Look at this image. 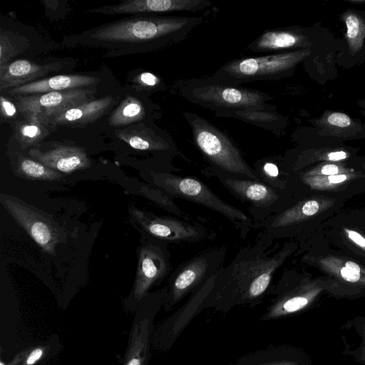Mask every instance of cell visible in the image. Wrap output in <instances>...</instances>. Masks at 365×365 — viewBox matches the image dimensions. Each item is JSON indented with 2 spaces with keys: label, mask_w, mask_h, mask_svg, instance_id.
Segmentation results:
<instances>
[{
  "label": "cell",
  "mask_w": 365,
  "mask_h": 365,
  "mask_svg": "<svg viewBox=\"0 0 365 365\" xmlns=\"http://www.w3.org/2000/svg\"><path fill=\"white\" fill-rule=\"evenodd\" d=\"M116 135L136 150L159 153L170 160L176 156L185 158L168 133L158 131L145 123H140L118 130Z\"/></svg>",
  "instance_id": "5bb4252c"
},
{
  "label": "cell",
  "mask_w": 365,
  "mask_h": 365,
  "mask_svg": "<svg viewBox=\"0 0 365 365\" xmlns=\"http://www.w3.org/2000/svg\"><path fill=\"white\" fill-rule=\"evenodd\" d=\"M177 91L184 99L215 113L269 107L272 97L264 92L222 83L208 76L177 81Z\"/></svg>",
  "instance_id": "277c9868"
},
{
  "label": "cell",
  "mask_w": 365,
  "mask_h": 365,
  "mask_svg": "<svg viewBox=\"0 0 365 365\" xmlns=\"http://www.w3.org/2000/svg\"><path fill=\"white\" fill-rule=\"evenodd\" d=\"M208 14L133 16L101 24L66 41L71 45L106 49L108 56L156 51L187 39Z\"/></svg>",
  "instance_id": "6da1fadb"
},
{
  "label": "cell",
  "mask_w": 365,
  "mask_h": 365,
  "mask_svg": "<svg viewBox=\"0 0 365 365\" xmlns=\"http://www.w3.org/2000/svg\"><path fill=\"white\" fill-rule=\"evenodd\" d=\"M212 6L208 0H128L86 11V13L113 14H143L171 12H200Z\"/></svg>",
  "instance_id": "4fadbf2b"
},
{
  "label": "cell",
  "mask_w": 365,
  "mask_h": 365,
  "mask_svg": "<svg viewBox=\"0 0 365 365\" xmlns=\"http://www.w3.org/2000/svg\"><path fill=\"white\" fill-rule=\"evenodd\" d=\"M134 81L140 87L149 91H163L166 88L163 81L160 77L150 72L140 73L136 78H135Z\"/></svg>",
  "instance_id": "4316f807"
},
{
  "label": "cell",
  "mask_w": 365,
  "mask_h": 365,
  "mask_svg": "<svg viewBox=\"0 0 365 365\" xmlns=\"http://www.w3.org/2000/svg\"><path fill=\"white\" fill-rule=\"evenodd\" d=\"M319 205L315 200H308L301 207V212L305 216H312L319 210Z\"/></svg>",
  "instance_id": "4dcf8cb0"
},
{
  "label": "cell",
  "mask_w": 365,
  "mask_h": 365,
  "mask_svg": "<svg viewBox=\"0 0 365 365\" xmlns=\"http://www.w3.org/2000/svg\"><path fill=\"white\" fill-rule=\"evenodd\" d=\"M146 116L144 104L137 98L128 96L115 108L108 118V123L114 127L129 126L143 120Z\"/></svg>",
  "instance_id": "d4e9b609"
},
{
  "label": "cell",
  "mask_w": 365,
  "mask_h": 365,
  "mask_svg": "<svg viewBox=\"0 0 365 365\" xmlns=\"http://www.w3.org/2000/svg\"><path fill=\"white\" fill-rule=\"evenodd\" d=\"M360 359H361V360L365 361V326H364V341H363V346H362Z\"/></svg>",
  "instance_id": "ab89813d"
},
{
  "label": "cell",
  "mask_w": 365,
  "mask_h": 365,
  "mask_svg": "<svg viewBox=\"0 0 365 365\" xmlns=\"http://www.w3.org/2000/svg\"><path fill=\"white\" fill-rule=\"evenodd\" d=\"M276 108L272 105L263 108L217 112L215 115L217 117L237 118L277 134L282 128L284 120L276 112Z\"/></svg>",
  "instance_id": "ffe728a7"
},
{
  "label": "cell",
  "mask_w": 365,
  "mask_h": 365,
  "mask_svg": "<svg viewBox=\"0 0 365 365\" xmlns=\"http://www.w3.org/2000/svg\"><path fill=\"white\" fill-rule=\"evenodd\" d=\"M203 175L215 178L235 198L247 204L249 215L261 225L269 217L285 210L288 205L287 190H281L260 181L223 172L208 165Z\"/></svg>",
  "instance_id": "52a82bcc"
},
{
  "label": "cell",
  "mask_w": 365,
  "mask_h": 365,
  "mask_svg": "<svg viewBox=\"0 0 365 365\" xmlns=\"http://www.w3.org/2000/svg\"><path fill=\"white\" fill-rule=\"evenodd\" d=\"M23 118L24 119L16 123L14 128L16 139L23 149L38 144L54 128L45 118L39 116H23Z\"/></svg>",
  "instance_id": "44dd1931"
},
{
  "label": "cell",
  "mask_w": 365,
  "mask_h": 365,
  "mask_svg": "<svg viewBox=\"0 0 365 365\" xmlns=\"http://www.w3.org/2000/svg\"><path fill=\"white\" fill-rule=\"evenodd\" d=\"M252 168L260 182L274 188L287 190V172L283 159L279 156H270L257 160Z\"/></svg>",
  "instance_id": "603a6c76"
},
{
  "label": "cell",
  "mask_w": 365,
  "mask_h": 365,
  "mask_svg": "<svg viewBox=\"0 0 365 365\" xmlns=\"http://www.w3.org/2000/svg\"><path fill=\"white\" fill-rule=\"evenodd\" d=\"M150 321L136 322L131 331L123 365H145L149 349Z\"/></svg>",
  "instance_id": "7402d4cb"
},
{
  "label": "cell",
  "mask_w": 365,
  "mask_h": 365,
  "mask_svg": "<svg viewBox=\"0 0 365 365\" xmlns=\"http://www.w3.org/2000/svg\"><path fill=\"white\" fill-rule=\"evenodd\" d=\"M325 124L333 129H348L353 126L351 118L343 113L331 112L326 115Z\"/></svg>",
  "instance_id": "83f0119b"
},
{
  "label": "cell",
  "mask_w": 365,
  "mask_h": 365,
  "mask_svg": "<svg viewBox=\"0 0 365 365\" xmlns=\"http://www.w3.org/2000/svg\"><path fill=\"white\" fill-rule=\"evenodd\" d=\"M29 348L24 349V351H21L18 354L15 356V357L9 363L5 364L2 361L0 363V365H19L24 360L25 357L26 356L28 352H29Z\"/></svg>",
  "instance_id": "d6a6232c"
},
{
  "label": "cell",
  "mask_w": 365,
  "mask_h": 365,
  "mask_svg": "<svg viewBox=\"0 0 365 365\" xmlns=\"http://www.w3.org/2000/svg\"><path fill=\"white\" fill-rule=\"evenodd\" d=\"M60 62L40 64L26 59H18L0 67V91H8L46 76L62 68Z\"/></svg>",
  "instance_id": "2e32d148"
},
{
  "label": "cell",
  "mask_w": 365,
  "mask_h": 365,
  "mask_svg": "<svg viewBox=\"0 0 365 365\" xmlns=\"http://www.w3.org/2000/svg\"><path fill=\"white\" fill-rule=\"evenodd\" d=\"M341 275L346 281L356 282L360 279V274H356L344 267L341 269Z\"/></svg>",
  "instance_id": "1f68e13d"
},
{
  "label": "cell",
  "mask_w": 365,
  "mask_h": 365,
  "mask_svg": "<svg viewBox=\"0 0 365 365\" xmlns=\"http://www.w3.org/2000/svg\"><path fill=\"white\" fill-rule=\"evenodd\" d=\"M16 106L6 97L1 96V113L6 118H11L16 113Z\"/></svg>",
  "instance_id": "f546056e"
},
{
  "label": "cell",
  "mask_w": 365,
  "mask_h": 365,
  "mask_svg": "<svg viewBox=\"0 0 365 365\" xmlns=\"http://www.w3.org/2000/svg\"><path fill=\"white\" fill-rule=\"evenodd\" d=\"M347 153L344 151H335L328 154L327 158L329 160H340L345 159Z\"/></svg>",
  "instance_id": "d590c367"
},
{
  "label": "cell",
  "mask_w": 365,
  "mask_h": 365,
  "mask_svg": "<svg viewBox=\"0 0 365 365\" xmlns=\"http://www.w3.org/2000/svg\"><path fill=\"white\" fill-rule=\"evenodd\" d=\"M345 265V267L352 272L356 274H360V267L356 263L351 261H348L346 262Z\"/></svg>",
  "instance_id": "8d00e7d4"
},
{
  "label": "cell",
  "mask_w": 365,
  "mask_h": 365,
  "mask_svg": "<svg viewBox=\"0 0 365 365\" xmlns=\"http://www.w3.org/2000/svg\"><path fill=\"white\" fill-rule=\"evenodd\" d=\"M265 365H298V364L296 362H294V361H279V362L271 363V364H265Z\"/></svg>",
  "instance_id": "f35d334b"
},
{
  "label": "cell",
  "mask_w": 365,
  "mask_h": 365,
  "mask_svg": "<svg viewBox=\"0 0 365 365\" xmlns=\"http://www.w3.org/2000/svg\"><path fill=\"white\" fill-rule=\"evenodd\" d=\"M14 159L15 173L21 178L43 181L58 180L63 178L61 173L21 153H17Z\"/></svg>",
  "instance_id": "cb8c5ba5"
},
{
  "label": "cell",
  "mask_w": 365,
  "mask_h": 365,
  "mask_svg": "<svg viewBox=\"0 0 365 365\" xmlns=\"http://www.w3.org/2000/svg\"><path fill=\"white\" fill-rule=\"evenodd\" d=\"M115 103V100L112 96H106L85 101L46 119L53 127L85 126L99 119Z\"/></svg>",
  "instance_id": "e0dca14e"
},
{
  "label": "cell",
  "mask_w": 365,
  "mask_h": 365,
  "mask_svg": "<svg viewBox=\"0 0 365 365\" xmlns=\"http://www.w3.org/2000/svg\"><path fill=\"white\" fill-rule=\"evenodd\" d=\"M29 155L46 166L63 173L86 169L91 164L86 152L78 146L56 144L46 149L36 146L30 149Z\"/></svg>",
  "instance_id": "9a60e30c"
},
{
  "label": "cell",
  "mask_w": 365,
  "mask_h": 365,
  "mask_svg": "<svg viewBox=\"0 0 365 365\" xmlns=\"http://www.w3.org/2000/svg\"><path fill=\"white\" fill-rule=\"evenodd\" d=\"M0 201L14 220L46 252L53 255L61 241L59 227L47 215L21 200L1 193Z\"/></svg>",
  "instance_id": "30bf717a"
},
{
  "label": "cell",
  "mask_w": 365,
  "mask_h": 365,
  "mask_svg": "<svg viewBox=\"0 0 365 365\" xmlns=\"http://www.w3.org/2000/svg\"><path fill=\"white\" fill-rule=\"evenodd\" d=\"M349 237L360 247H365V239L358 232L347 230Z\"/></svg>",
  "instance_id": "836d02e7"
},
{
  "label": "cell",
  "mask_w": 365,
  "mask_h": 365,
  "mask_svg": "<svg viewBox=\"0 0 365 365\" xmlns=\"http://www.w3.org/2000/svg\"><path fill=\"white\" fill-rule=\"evenodd\" d=\"M227 252L224 245L210 247L180 264L169 280V303L175 304L216 274L224 267Z\"/></svg>",
  "instance_id": "ba28073f"
},
{
  "label": "cell",
  "mask_w": 365,
  "mask_h": 365,
  "mask_svg": "<svg viewBox=\"0 0 365 365\" xmlns=\"http://www.w3.org/2000/svg\"><path fill=\"white\" fill-rule=\"evenodd\" d=\"M194 143L209 165L227 173L260 181L232 138L210 121L191 112H183Z\"/></svg>",
  "instance_id": "5b68a950"
},
{
  "label": "cell",
  "mask_w": 365,
  "mask_h": 365,
  "mask_svg": "<svg viewBox=\"0 0 365 365\" xmlns=\"http://www.w3.org/2000/svg\"><path fill=\"white\" fill-rule=\"evenodd\" d=\"M47 346H37L34 349L29 348V352L20 365H34L44 355Z\"/></svg>",
  "instance_id": "f1b7e54d"
},
{
  "label": "cell",
  "mask_w": 365,
  "mask_h": 365,
  "mask_svg": "<svg viewBox=\"0 0 365 365\" xmlns=\"http://www.w3.org/2000/svg\"><path fill=\"white\" fill-rule=\"evenodd\" d=\"M99 82L100 79L98 78L91 76L81 74L57 75L9 89L6 91V93L12 96H28L85 88V87L96 86Z\"/></svg>",
  "instance_id": "ac0fdd59"
},
{
  "label": "cell",
  "mask_w": 365,
  "mask_h": 365,
  "mask_svg": "<svg viewBox=\"0 0 365 365\" xmlns=\"http://www.w3.org/2000/svg\"><path fill=\"white\" fill-rule=\"evenodd\" d=\"M130 211L135 221L149 235L165 243H199L217 237L213 230L198 221L158 216L135 207Z\"/></svg>",
  "instance_id": "9c48e42d"
},
{
  "label": "cell",
  "mask_w": 365,
  "mask_h": 365,
  "mask_svg": "<svg viewBox=\"0 0 365 365\" xmlns=\"http://www.w3.org/2000/svg\"><path fill=\"white\" fill-rule=\"evenodd\" d=\"M94 91L76 88L28 96H16L17 108L23 116L48 118L93 99Z\"/></svg>",
  "instance_id": "8fae6325"
},
{
  "label": "cell",
  "mask_w": 365,
  "mask_h": 365,
  "mask_svg": "<svg viewBox=\"0 0 365 365\" xmlns=\"http://www.w3.org/2000/svg\"><path fill=\"white\" fill-rule=\"evenodd\" d=\"M346 179V176L345 175H329L328 180L330 182L332 183H339L344 181Z\"/></svg>",
  "instance_id": "74e56055"
},
{
  "label": "cell",
  "mask_w": 365,
  "mask_h": 365,
  "mask_svg": "<svg viewBox=\"0 0 365 365\" xmlns=\"http://www.w3.org/2000/svg\"><path fill=\"white\" fill-rule=\"evenodd\" d=\"M346 37L350 51L355 53L359 51L365 38V23L360 16L349 13L344 18Z\"/></svg>",
  "instance_id": "484cf974"
},
{
  "label": "cell",
  "mask_w": 365,
  "mask_h": 365,
  "mask_svg": "<svg viewBox=\"0 0 365 365\" xmlns=\"http://www.w3.org/2000/svg\"><path fill=\"white\" fill-rule=\"evenodd\" d=\"M339 168L333 164H327L324 165L321 169V173L324 175H332L338 173Z\"/></svg>",
  "instance_id": "e575fe53"
},
{
  "label": "cell",
  "mask_w": 365,
  "mask_h": 365,
  "mask_svg": "<svg viewBox=\"0 0 365 365\" xmlns=\"http://www.w3.org/2000/svg\"><path fill=\"white\" fill-rule=\"evenodd\" d=\"M170 255L165 242H148L140 250L133 294L138 301L153 284L163 280L170 272Z\"/></svg>",
  "instance_id": "7c38bea8"
},
{
  "label": "cell",
  "mask_w": 365,
  "mask_h": 365,
  "mask_svg": "<svg viewBox=\"0 0 365 365\" xmlns=\"http://www.w3.org/2000/svg\"><path fill=\"white\" fill-rule=\"evenodd\" d=\"M150 185L173 199L180 198L199 204L224 216L237 230L239 236L247 238L252 230L262 229L261 224L242 210L222 200L200 179L182 176L165 169L147 173Z\"/></svg>",
  "instance_id": "3957f363"
},
{
  "label": "cell",
  "mask_w": 365,
  "mask_h": 365,
  "mask_svg": "<svg viewBox=\"0 0 365 365\" xmlns=\"http://www.w3.org/2000/svg\"><path fill=\"white\" fill-rule=\"evenodd\" d=\"M310 54L304 48L285 53L241 57L230 61L208 77L225 84L240 86L245 83L275 81L288 76L295 67Z\"/></svg>",
  "instance_id": "8992f818"
},
{
  "label": "cell",
  "mask_w": 365,
  "mask_h": 365,
  "mask_svg": "<svg viewBox=\"0 0 365 365\" xmlns=\"http://www.w3.org/2000/svg\"><path fill=\"white\" fill-rule=\"evenodd\" d=\"M307 38L296 29H272L265 30L246 50L254 53H279L302 48L307 44Z\"/></svg>",
  "instance_id": "d6986e66"
},
{
  "label": "cell",
  "mask_w": 365,
  "mask_h": 365,
  "mask_svg": "<svg viewBox=\"0 0 365 365\" xmlns=\"http://www.w3.org/2000/svg\"><path fill=\"white\" fill-rule=\"evenodd\" d=\"M273 240L262 232L255 244L242 247L232 261L219 272L210 294L215 301L249 302L259 299L270 287L274 274L290 253L284 245L272 246Z\"/></svg>",
  "instance_id": "7a4b0ae2"
}]
</instances>
